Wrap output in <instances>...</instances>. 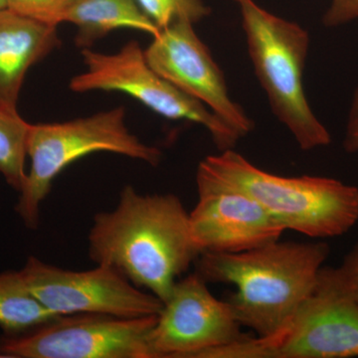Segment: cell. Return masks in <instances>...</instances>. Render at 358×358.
I'll use <instances>...</instances> for the list:
<instances>
[{
	"instance_id": "obj_1",
	"label": "cell",
	"mask_w": 358,
	"mask_h": 358,
	"mask_svg": "<svg viewBox=\"0 0 358 358\" xmlns=\"http://www.w3.org/2000/svg\"><path fill=\"white\" fill-rule=\"evenodd\" d=\"M88 241L93 262L119 271L162 303L200 255L179 197L141 194L131 185L122 188L115 209L96 214Z\"/></svg>"
},
{
	"instance_id": "obj_2",
	"label": "cell",
	"mask_w": 358,
	"mask_h": 358,
	"mask_svg": "<svg viewBox=\"0 0 358 358\" xmlns=\"http://www.w3.org/2000/svg\"><path fill=\"white\" fill-rule=\"evenodd\" d=\"M329 252L324 242L278 240L241 253H203L195 263L207 282L234 285L225 301L235 319L258 338H270L315 291Z\"/></svg>"
},
{
	"instance_id": "obj_3",
	"label": "cell",
	"mask_w": 358,
	"mask_h": 358,
	"mask_svg": "<svg viewBox=\"0 0 358 358\" xmlns=\"http://www.w3.org/2000/svg\"><path fill=\"white\" fill-rule=\"evenodd\" d=\"M200 164L247 193L285 230L310 238L345 235L358 221V187L338 179L267 173L233 150L209 155Z\"/></svg>"
},
{
	"instance_id": "obj_4",
	"label": "cell",
	"mask_w": 358,
	"mask_h": 358,
	"mask_svg": "<svg viewBox=\"0 0 358 358\" xmlns=\"http://www.w3.org/2000/svg\"><path fill=\"white\" fill-rule=\"evenodd\" d=\"M126 109L117 107L81 119L63 122L30 124L26 152L31 159L15 206L29 229H37L40 207L50 192L54 179L66 167L87 155L107 152L157 166L159 148L143 143L126 124Z\"/></svg>"
},
{
	"instance_id": "obj_5",
	"label": "cell",
	"mask_w": 358,
	"mask_h": 358,
	"mask_svg": "<svg viewBox=\"0 0 358 358\" xmlns=\"http://www.w3.org/2000/svg\"><path fill=\"white\" fill-rule=\"evenodd\" d=\"M239 6L249 55L273 113L301 150L329 145L331 134L313 114L303 90L308 32L296 23L268 13L253 0Z\"/></svg>"
},
{
	"instance_id": "obj_6",
	"label": "cell",
	"mask_w": 358,
	"mask_h": 358,
	"mask_svg": "<svg viewBox=\"0 0 358 358\" xmlns=\"http://www.w3.org/2000/svg\"><path fill=\"white\" fill-rule=\"evenodd\" d=\"M87 70L72 78L70 89L76 93L121 92L152 112L169 120H185L203 126L220 152L233 150L242 136L206 106L186 95L155 72L136 40L114 54L82 50Z\"/></svg>"
},
{
	"instance_id": "obj_7",
	"label": "cell",
	"mask_w": 358,
	"mask_h": 358,
	"mask_svg": "<svg viewBox=\"0 0 358 358\" xmlns=\"http://www.w3.org/2000/svg\"><path fill=\"white\" fill-rule=\"evenodd\" d=\"M157 315H63L18 334L0 336V358H155Z\"/></svg>"
},
{
	"instance_id": "obj_8",
	"label": "cell",
	"mask_w": 358,
	"mask_h": 358,
	"mask_svg": "<svg viewBox=\"0 0 358 358\" xmlns=\"http://www.w3.org/2000/svg\"><path fill=\"white\" fill-rule=\"evenodd\" d=\"M207 358L358 357V303L317 286L293 319L270 338L247 336Z\"/></svg>"
},
{
	"instance_id": "obj_9",
	"label": "cell",
	"mask_w": 358,
	"mask_h": 358,
	"mask_svg": "<svg viewBox=\"0 0 358 358\" xmlns=\"http://www.w3.org/2000/svg\"><path fill=\"white\" fill-rule=\"evenodd\" d=\"M20 274L35 298L56 317L89 313L134 319L157 315L164 306L154 294L141 291L107 266L76 272L29 257Z\"/></svg>"
},
{
	"instance_id": "obj_10",
	"label": "cell",
	"mask_w": 358,
	"mask_h": 358,
	"mask_svg": "<svg viewBox=\"0 0 358 358\" xmlns=\"http://www.w3.org/2000/svg\"><path fill=\"white\" fill-rule=\"evenodd\" d=\"M227 301L216 299L199 273L178 280L150 334L155 358H203L248 336Z\"/></svg>"
},
{
	"instance_id": "obj_11",
	"label": "cell",
	"mask_w": 358,
	"mask_h": 358,
	"mask_svg": "<svg viewBox=\"0 0 358 358\" xmlns=\"http://www.w3.org/2000/svg\"><path fill=\"white\" fill-rule=\"evenodd\" d=\"M199 200L189 212L190 232L200 255L241 253L278 241L284 228L250 195L199 164Z\"/></svg>"
},
{
	"instance_id": "obj_12",
	"label": "cell",
	"mask_w": 358,
	"mask_h": 358,
	"mask_svg": "<svg viewBox=\"0 0 358 358\" xmlns=\"http://www.w3.org/2000/svg\"><path fill=\"white\" fill-rule=\"evenodd\" d=\"M145 55L160 76L206 106L242 138L253 131V121L231 99L223 73L192 23L176 22L160 30Z\"/></svg>"
},
{
	"instance_id": "obj_13",
	"label": "cell",
	"mask_w": 358,
	"mask_h": 358,
	"mask_svg": "<svg viewBox=\"0 0 358 358\" xmlns=\"http://www.w3.org/2000/svg\"><path fill=\"white\" fill-rule=\"evenodd\" d=\"M60 44L57 26L0 9V101L17 107L28 71Z\"/></svg>"
},
{
	"instance_id": "obj_14",
	"label": "cell",
	"mask_w": 358,
	"mask_h": 358,
	"mask_svg": "<svg viewBox=\"0 0 358 358\" xmlns=\"http://www.w3.org/2000/svg\"><path fill=\"white\" fill-rule=\"evenodd\" d=\"M62 22L75 25V43L82 50L122 28L145 32L152 37L160 31L136 0H70Z\"/></svg>"
},
{
	"instance_id": "obj_15",
	"label": "cell",
	"mask_w": 358,
	"mask_h": 358,
	"mask_svg": "<svg viewBox=\"0 0 358 358\" xmlns=\"http://www.w3.org/2000/svg\"><path fill=\"white\" fill-rule=\"evenodd\" d=\"M29 291L20 271L0 273V327L18 334L56 319Z\"/></svg>"
},
{
	"instance_id": "obj_16",
	"label": "cell",
	"mask_w": 358,
	"mask_h": 358,
	"mask_svg": "<svg viewBox=\"0 0 358 358\" xmlns=\"http://www.w3.org/2000/svg\"><path fill=\"white\" fill-rule=\"evenodd\" d=\"M30 124L17 107L0 101V174L20 192L26 178V143Z\"/></svg>"
},
{
	"instance_id": "obj_17",
	"label": "cell",
	"mask_w": 358,
	"mask_h": 358,
	"mask_svg": "<svg viewBox=\"0 0 358 358\" xmlns=\"http://www.w3.org/2000/svg\"><path fill=\"white\" fill-rule=\"evenodd\" d=\"M143 13L159 30L176 22L194 24L211 13L202 0H136Z\"/></svg>"
},
{
	"instance_id": "obj_18",
	"label": "cell",
	"mask_w": 358,
	"mask_h": 358,
	"mask_svg": "<svg viewBox=\"0 0 358 358\" xmlns=\"http://www.w3.org/2000/svg\"><path fill=\"white\" fill-rule=\"evenodd\" d=\"M317 286L343 294L358 303V242L338 267H322Z\"/></svg>"
},
{
	"instance_id": "obj_19",
	"label": "cell",
	"mask_w": 358,
	"mask_h": 358,
	"mask_svg": "<svg viewBox=\"0 0 358 358\" xmlns=\"http://www.w3.org/2000/svg\"><path fill=\"white\" fill-rule=\"evenodd\" d=\"M7 8L32 20L58 26L70 0H6Z\"/></svg>"
},
{
	"instance_id": "obj_20",
	"label": "cell",
	"mask_w": 358,
	"mask_h": 358,
	"mask_svg": "<svg viewBox=\"0 0 358 358\" xmlns=\"http://www.w3.org/2000/svg\"><path fill=\"white\" fill-rule=\"evenodd\" d=\"M357 18L358 0H331L322 21L327 27H338Z\"/></svg>"
},
{
	"instance_id": "obj_21",
	"label": "cell",
	"mask_w": 358,
	"mask_h": 358,
	"mask_svg": "<svg viewBox=\"0 0 358 358\" xmlns=\"http://www.w3.org/2000/svg\"><path fill=\"white\" fill-rule=\"evenodd\" d=\"M343 148L350 154L358 152V88L353 96L348 115Z\"/></svg>"
},
{
	"instance_id": "obj_22",
	"label": "cell",
	"mask_w": 358,
	"mask_h": 358,
	"mask_svg": "<svg viewBox=\"0 0 358 358\" xmlns=\"http://www.w3.org/2000/svg\"><path fill=\"white\" fill-rule=\"evenodd\" d=\"M6 0H0V9L6 8Z\"/></svg>"
},
{
	"instance_id": "obj_23",
	"label": "cell",
	"mask_w": 358,
	"mask_h": 358,
	"mask_svg": "<svg viewBox=\"0 0 358 358\" xmlns=\"http://www.w3.org/2000/svg\"><path fill=\"white\" fill-rule=\"evenodd\" d=\"M234 1H236L238 4H240L245 1V0H234Z\"/></svg>"
}]
</instances>
